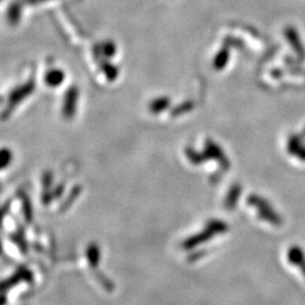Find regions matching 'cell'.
Listing matches in <instances>:
<instances>
[{"mask_svg":"<svg viewBox=\"0 0 305 305\" xmlns=\"http://www.w3.org/2000/svg\"><path fill=\"white\" fill-rule=\"evenodd\" d=\"M87 255V260H89L90 266L92 268H96L99 267L100 259H101V252H100V247L97 244H91L87 247L86 251Z\"/></svg>","mask_w":305,"mask_h":305,"instance_id":"obj_6","label":"cell"},{"mask_svg":"<svg viewBox=\"0 0 305 305\" xmlns=\"http://www.w3.org/2000/svg\"><path fill=\"white\" fill-rule=\"evenodd\" d=\"M287 259H288V262L291 263L292 266L297 268L298 271L301 272V275L305 281V255H304V252L299 249V247L294 246L288 251Z\"/></svg>","mask_w":305,"mask_h":305,"instance_id":"obj_3","label":"cell"},{"mask_svg":"<svg viewBox=\"0 0 305 305\" xmlns=\"http://www.w3.org/2000/svg\"><path fill=\"white\" fill-rule=\"evenodd\" d=\"M77 97H78V92H77L75 87H71V89L67 91L64 100V106H63V113L65 118L70 119L75 115Z\"/></svg>","mask_w":305,"mask_h":305,"instance_id":"obj_4","label":"cell"},{"mask_svg":"<svg viewBox=\"0 0 305 305\" xmlns=\"http://www.w3.org/2000/svg\"><path fill=\"white\" fill-rule=\"evenodd\" d=\"M34 91H35L34 79H30L27 81H25L24 84H20L17 87H15V89L9 93L7 105L3 110L0 119L5 120V119H7L12 116V113L14 112L15 108H16L23 101L26 100L29 96L32 95Z\"/></svg>","mask_w":305,"mask_h":305,"instance_id":"obj_1","label":"cell"},{"mask_svg":"<svg viewBox=\"0 0 305 305\" xmlns=\"http://www.w3.org/2000/svg\"><path fill=\"white\" fill-rule=\"evenodd\" d=\"M3 250V245H2V242H0V252H2Z\"/></svg>","mask_w":305,"mask_h":305,"instance_id":"obj_11","label":"cell"},{"mask_svg":"<svg viewBox=\"0 0 305 305\" xmlns=\"http://www.w3.org/2000/svg\"><path fill=\"white\" fill-rule=\"evenodd\" d=\"M42 181H43L44 188L46 189V188L49 187V185H51V182H52V175H51V173H50V174H49V173H45V174L43 175Z\"/></svg>","mask_w":305,"mask_h":305,"instance_id":"obj_10","label":"cell"},{"mask_svg":"<svg viewBox=\"0 0 305 305\" xmlns=\"http://www.w3.org/2000/svg\"><path fill=\"white\" fill-rule=\"evenodd\" d=\"M226 230V225L224 223H220V221H211V223L207 227V230L205 232H201L198 235L192 236L191 239H189L187 242L183 243V247L185 249H191V247H195L196 245L200 244L203 242H207L209 239H211V235H215L217 233H221Z\"/></svg>","mask_w":305,"mask_h":305,"instance_id":"obj_2","label":"cell"},{"mask_svg":"<svg viewBox=\"0 0 305 305\" xmlns=\"http://www.w3.org/2000/svg\"><path fill=\"white\" fill-rule=\"evenodd\" d=\"M23 209H24V215L25 218L27 221H31L33 218V211H32V205H31L30 200L26 198L23 201Z\"/></svg>","mask_w":305,"mask_h":305,"instance_id":"obj_9","label":"cell"},{"mask_svg":"<svg viewBox=\"0 0 305 305\" xmlns=\"http://www.w3.org/2000/svg\"><path fill=\"white\" fill-rule=\"evenodd\" d=\"M20 15H22V13H20V8L18 5H16V4L12 5V6L9 7L8 13H7L8 22L12 25H16L19 22Z\"/></svg>","mask_w":305,"mask_h":305,"instance_id":"obj_8","label":"cell"},{"mask_svg":"<svg viewBox=\"0 0 305 305\" xmlns=\"http://www.w3.org/2000/svg\"><path fill=\"white\" fill-rule=\"evenodd\" d=\"M14 155L12 149L8 147L0 148V171L7 169L13 162Z\"/></svg>","mask_w":305,"mask_h":305,"instance_id":"obj_7","label":"cell"},{"mask_svg":"<svg viewBox=\"0 0 305 305\" xmlns=\"http://www.w3.org/2000/svg\"><path fill=\"white\" fill-rule=\"evenodd\" d=\"M65 80V72L61 69H50L45 72L44 82L49 87H58Z\"/></svg>","mask_w":305,"mask_h":305,"instance_id":"obj_5","label":"cell"}]
</instances>
